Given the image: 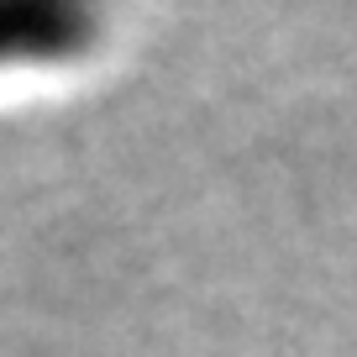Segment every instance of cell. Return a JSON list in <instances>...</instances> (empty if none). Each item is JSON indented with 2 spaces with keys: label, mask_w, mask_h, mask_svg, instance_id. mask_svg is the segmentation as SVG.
<instances>
[{
  "label": "cell",
  "mask_w": 357,
  "mask_h": 357,
  "mask_svg": "<svg viewBox=\"0 0 357 357\" xmlns=\"http://www.w3.org/2000/svg\"><path fill=\"white\" fill-rule=\"evenodd\" d=\"M95 43V16L53 0H0V68L58 63Z\"/></svg>",
  "instance_id": "1"
}]
</instances>
